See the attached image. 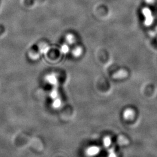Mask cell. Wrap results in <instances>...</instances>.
Masks as SVG:
<instances>
[{"label":"cell","instance_id":"cell-11","mask_svg":"<svg viewBox=\"0 0 157 157\" xmlns=\"http://www.w3.org/2000/svg\"><path fill=\"white\" fill-rule=\"evenodd\" d=\"M108 157H117L115 152L113 150V149H111V150H109V154H108Z\"/></svg>","mask_w":157,"mask_h":157},{"label":"cell","instance_id":"cell-9","mask_svg":"<svg viewBox=\"0 0 157 157\" xmlns=\"http://www.w3.org/2000/svg\"><path fill=\"white\" fill-rule=\"evenodd\" d=\"M69 47L67 45H66V44H64V45H62L61 50V52H62V53L67 54V53L69 52Z\"/></svg>","mask_w":157,"mask_h":157},{"label":"cell","instance_id":"cell-3","mask_svg":"<svg viewBox=\"0 0 157 157\" xmlns=\"http://www.w3.org/2000/svg\"><path fill=\"white\" fill-rule=\"evenodd\" d=\"M135 116V112L132 109H126L124 111L123 113L124 118L126 120L132 119Z\"/></svg>","mask_w":157,"mask_h":157},{"label":"cell","instance_id":"cell-13","mask_svg":"<svg viewBox=\"0 0 157 157\" xmlns=\"http://www.w3.org/2000/svg\"><path fill=\"white\" fill-rule=\"evenodd\" d=\"M146 2L147 3V4H152L153 2H154V0H146Z\"/></svg>","mask_w":157,"mask_h":157},{"label":"cell","instance_id":"cell-1","mask_svg":"<svg viewBox=\"0 0 157 157\" xmlns=\"http://www.w3.org/2000/svg\"><path fill=\"white\" fill-rule=\"evenodd\" d=\"M142 13L145 17L144 25H146V26H150L154 21V17L152 15L151 10L148 8H144L142 10Z\"/></svg>","mask_w":157,"mask_h":157},{"label":"cell","instance_id":"cell-4","mask_svg":"<svg viewBox=\"0 0 157 157\" xmlns=\"http://www.w3.org/2000/svg\"><path fill=\"white\" fill-rule=\"evenodd\" d=\"M128 75V73L126 71L124 70H120L118 71L117 73L113 75V78H123L126 77Z\"/></svg>","mask_w":157,"mask_h":157},{"label":"cell","instance_id":"cell-10","mask_svg":"<svg viewBox=\"0 0 157 157\" xmlns=\"http://www.w3.org/2000/svg\"><path fill=\"white\" fill-rule=\"evenodd\" d=\"M49 47L47 45H43L42 46V47L41 48V51L42 52H47L48 50H49Z\"/></svg>","mask_w":157,"mask_h":157},{"label":"cell","instance_id":"cell-12","mask_svg":"<svg viewBox=\"0 0 157 157\" xmlns=\"http://www.w3.org/2000/svg\"><path fill=\"white\" fill-rule=\"evenodd\" d=\"M54 105H55V106L56 107L59 106V105H61V101H59V100H56V101L55 102Z\"/></svg>","mask_w":157,"mask_h":157},{"label":"cell","instance_id":"cell-7","mask_svg":"<svg viewBox=\"0 0 157 157\" xmlns=\"http://www.w3.org/2000/svg\"><path fill=\"white\" fill-rule=\"evenodd\" d=\"M104 144L105 147H109L111 144V140L109 137H106L104 139Z\"/></svg>","mask_w":157,"mask_h":157},{"label":"cell","instance_id":"cell-2","mask_svg":"<svg viewBox=\"0 0 157 157\" xmlns=\"http://www.w3.org/2000/svg\"><path fill=\"white\" fill-rule=\"evenodd\" d=\"M100 151V149L99 147L97 146H91L86 150V154L89 157H93L99 154Z\"/></svg>","mask_w":157,"mask_h":157},{"label":"cell","instance_id":"cell-8","mask_svg":"<svg viewBox=\"0 0 157 157\" xmlns=\"http://www.w3.org/2000/svg\"><path fill=\"white\" fill-rule=\"evenodd\" d=\"M48 81L53 84H56V78L53 75H50L48 77Z\"/></svg>","mask_w":157,"mask_h":157},{"label":"cell","instance_id":"cell-5","mask_svg":"<svg viewBox=\"0 0 157 157\" xmlns=\"http://www.w3.org/2000/svg\"><path fill=\"white\" fill-rule=\"evenodd\" d=\"M82 49L81 47H79L75 48L72 51L73 56L76 57L80 56L82 55Z\"/></svg>","mask_w":157,"mask_h":157},{"label":"cell","instance_id":"cell-6","mask_svg":"<svg viewBox=\"0 0 157 157\" xmlns=\"http://www.w3.org/2000/svg\"><path fill=\"white\" fill-rule=\"evenodd\" d=\"M66 39H67V43L69 44H72V43H74V41H75V37H74V36H73L72 34H71L67 35V36L66 37Z\"/></svg>","mask_w":157,"mask_h":157}]
</instances>
